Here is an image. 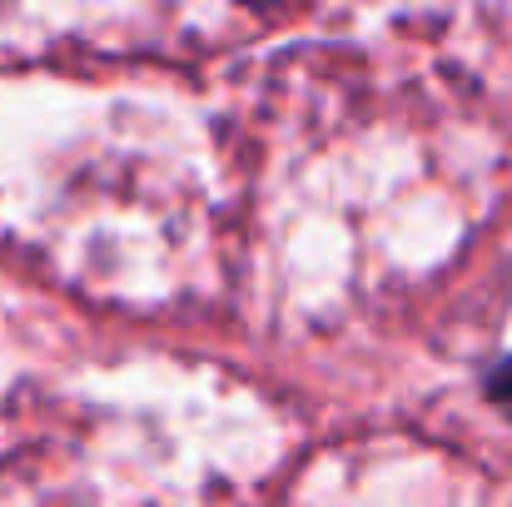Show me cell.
Listing matches in <instances>:
<instances>
[{
	"label": "cell",
	"mask_w": 512,
	"mask_h": 507,
	"mask_svg": "<svg viewBox=\"0 0 512 507\" xmlns=\"http://www.w3.org/2000/svg\"><path fill=\"white\" fill-rule=\"evenodd\" d=\"M488 388H493V398H498V403L512 413V358L498 368V373H493V383H488Z\"/></svg>",
	"instance_id": "cell-1"
}]
</instances>
